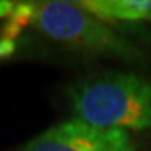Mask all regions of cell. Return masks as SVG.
Instances as JSON below:
<instances>
[{
  "label": "cell",
  "instance_id": "cell-1",
  "mask_svg": "<svg viewBox=\"0 0 151 151\" xmlns=\"http://www.w3.org/2000/svg\"><path fill=\"white\" fill-rule=\"evenodd\" d=\"M74 118L101 129H151V81L129 72L86 77L69 89Z\"/></svg>",
  "mask_w": 151,
  "mask_h": 151
},
{
  "label": "cell",
  "instance_id": "cell-2",
  "mask_svg": "<svg viewBox=\"0 0 151 151\" xmlns=\"http://www.w3.org/2000/svg\"><path fill=\"white\" fill-rule=\"evenodd\" d=\"M29 25L54 42L72 50L97 55H118L128 62H141L143 54L109 22L82 9L77 2H32Z\"/></svg>",
  "mask_w": 151,
  "mask_h": 151
},
{
  "label": "cell",
  "instance_id": "cell-3",
  "mask_svg": "<svg viewBox=\"0 0 151 151\" xmlns=\"http://www.w3.org/2000/svg\"><path fill=\"white\" fill-rule=\"evenodd\" d=\"M19 151H138L128 131L101 129L69 119L27 141Z\"/></svg>",
  "mask_w": 151,
  "mask_h": 151
},
{
  "label": "cell",
  "instance_id": "cell-4",
  "mask_svg": "<svg viewBox=\"0 0 151 151\" xmlns=\"http://www.w3.org/2000/svg\"><path fill=\"white\" fill-rule=\"evenodd\" d=\"M82 9L103 20L151 24V0H82Z\"/></svg>",
  "mask_w": 151,
  "mask_h": 151
},
{
  "label": "cell",
  "instance_id": "cell-5",
  "mask_svg": "<svg viewBox=\"0 0 151 151\" xmlns=\"http://www.w3.org/2000/svg\"><path fill=\"white\" fill-rule=\"evenodd\" d=\"M17 49V42L12 39H4L0 37V60L9 59Z\"/></svg>",
  "mask_w": 151,
  "mask_h": 151
},
{
  "label": "cell",
  "instance_id": "cell-6",
  "mask_svg": "<svg viewBox=\"0 0 151 151\" xmlns=\"http://www.w3.org/2000/svg\"><path fill=\"white\" fill-rule=\"evenodd\" d=\"M17 2H9V0H0V19H9L15 9Z\"/></svg>",
  "mask_w": 151,
  "mask_h": 151
}]
</instances>
